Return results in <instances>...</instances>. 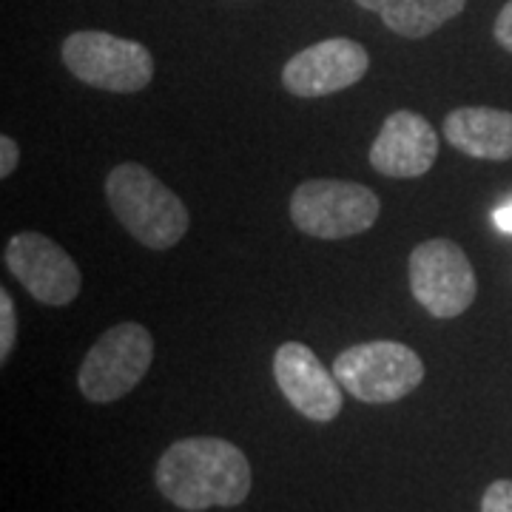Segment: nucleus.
Here are the masks:
<instances>
[{
  "label": "nucleus",
  "instance_id": "obj_12",
  "mask_svg": "<svg viewBox=\"0 0 512 512\" xmlns=\"http://www.w3.org/2000/svg\"><path fill=\"white\" fill-rule=\"evenodd\" d=\"M444 140L467 157L507 163L512 160V111L490 106L450 111L444 120Z\"/></svg>",
  "mask_w": 512,
  "mask_h": 512
},
{
  "label": "nucleus",
  "instance_id": "obj_1",
  "mask_svg": "<svg viewBox=\"0 0 512 512\" xmlns=\"http://www.w3.org/2000/svg\"><path fill=\"white\" fill-rule=\"evenodd\" d=\"M157 490L165 501L185 512L211 507H239L251 495V464L231 441L194 436L174 441L154 470Z\"/></svg>",
  "mask_w": 512,
  "mask_h": 512
},
{
  "label": "nucleus",
  "instance_id": "obj_11",
  "mask_svg": "<svg viewBox=\"0 0 512 512\" xmlns=\"http://www.w3.org/2000/svg\"><path fill=\"white\" fill-rule=\"evenodd\" d=\"M439 157V131L416 111H393L370 146V165L393 180L424 177Z\"/></svg>",
  "mask_w": 512,
  "mask_h": 512
},
{
  "label": "nucleus",
  "instance_id": "obj_2",
  "mask_svg": "<svg viewBox=\"0 0 512 512\" xmlns=\"http://www.w3.org/2000/svg\"><path fill=\"white\" fill-rule=\"evenodd\" d=\"M106 200L117 222L151 251H168L188 234L185 202L146 165L123 163L106 177Z\"/></svg>",
  "mask_w": 512,
  "mask_h": 512
},
{
  "label": "nucleus",
  "instance_id": "obj_16",
  "mask_svg": "<svg viewBox=\"0 0 512 512\" xmlns=\"http://www.w3.org/2000/svg\"><path fill=\"white\" fill-rule=\"evenodd\" d=\"M18 163H20L18 143H15L9 134H3V137H0V180H9V177L15 174Z\"/></svg>",
  "mask_w": 512,
  "mask_h": 512
},
{
  "label": "nucleus",
  "instance_id": "obj_7",
  "mask_svg": "<svg viewBox=\"0 0 512 512\" xmlns=\"http://www.w3.org/2000/svg\"><path fill=\"white\" fill-rule=\"evenodd\" d=\"M410 291L436 319H456L476 302V271L453 239H427L410 254Z\"/></svg>",
  "mask_w": 512,
  "mask_h": 512
},
{
  "label": "nucleus",
  "instance_id": "obj_17",
  "mask_svg": "<svg viewBox=\"0 0 512 512\" xmlns=\"http://www.w3.org/2000/svg\"><path fill=\"white\" fill-rule=\"evenodd\" d=\"M493 35L495 40H498V46L512 55V0H507V3H504V9L498 12Z\"/></svg>",
  "mask_w": 512,
  "mask_h": 512
},
{
  "label": "nucleus",
  "instance_id": "obj_4",
  "mask_svg": "<svg viewBox=\"0 0 512 512\" xmlns=\"http://www.w3.org/2000/svg\"><path fill=\"white\" fill-rule=\"evenodd\" d=\"M63 63L80 83L100 92L134 94L154 80V57L143 43L94 29L63 40Z\"/></svg>",
  "mask_w": 512,
  "mask_h": 512
},
{
  "label": "nucleus",
  "instance_id": "obj_14",
  "mask_svg": "<svg viewBox=\"0 0 512 512\" xmlns=\"http://www.w3.org/2000/svg\"><path fill=\"white\" fill-rule=\"evenodd\" d=\"M18 342V308L6 288H0V365L9 362Z\"/></svg>",
  "mask_w": 512,
  "mask_h": 512
},
{
  "label": "nucleus",
  "instance_id": "obj_3",
  "mask_svg": "<svg viewBox=\"0 0 512 512\" xmlns=\"http://www.w3.org/2000/svg\"><path fill=\"white\" fill-rule=\"evenodd\" d=\"M333 373L353 399L365 404H390L410 396L424 382V362L402 342H362L342 350Z\"/></svg>",
  "mask_w": 512,
  "mask_h": 512
},
{
  "label": "nucleus",
  "instance_id": "obj_9",
  "mask_svg": "<svg viewBox=\"0 0 512 512\" xmlns=\"http://www.w3.org/2000/svg\"><path fill=\"white\" fill-rule=\"evenodd\" d=\"M370 69V55L350 37H330L296 52L282 69V86L293 97H328L356 86Z\"/></svg>",
  "mask_w": 512,
  "mask_h": 512
},
{
  "label": "nucleus",
  "instance_id": "obj_15",
  "mask_svg": "<svg viewBox=\"0 0 512 512\" xmlns=\"http://www.w3.org/2000/svg\"><path fill=\"white\" fill-rule=\"evenodd\" d=\"M481 512H512V481H507V478L493 481V484L484 490Z\"/></svg>",
  "mask_w": 512,
  "mask_h": 512
},
{
  "label": "nucleus",
  "instance_id": "obj_8",
  "mask_svg": "<svg viewBox=\"0 0 512 512\" xmlns=\"http://www.w3.org/2000/svg\"><path fill=\"white\" fill-rule=\"evenodd\" d=\"M3 262L32 299L49 308H66L80 296V268L66 248L37 231H23L6 242Z\"/></svg>",
  "mask_w": 512,
  "mask_h": 512
},
{
  "label": "nucleus",
  "instance_id": "obj_6",
  "mask_svg": "<svg viewBox=\"0 0 512 512\" xmlns=\"http://www.w3.org/2000/svg\"><path fill=\"white\" fill-rule=\"evenodd\" d=\"M154 362V339L140 322H120L94 342L77 370L80 393L94 404H111L143 382Z\"/></svg>",
  "mask_w": 512,
  "mask_h": 512
},
{
  "label": "nucleus",
  "instance_id": "obj_13",
  "mask_svg": "<svg viewBox=\"0 0 512 512\" xmlns=\"http://www.w3.org/2000/svg\"><path fill=\"white\" fill-rule=\"evenodd\" d=\"M362 9L379 12L384 26L399 37L421 40L464 12L467 0H356Z\"/></svg>",
  "mask_w": 512,
  "mask_h": 512
},
{
  "label": "nucleus",
  "instance_id": "obj_10",
  "mask_svg": "<svg viewBox=\"0 0 512 512\" xmlns=\"http://www.w3.org/2000/svg\"><path fill=\"white\" fill-rule=\"evenodd\" d=\"M274 379L282 396L311 421H333L342 413V393L333 367H325L319 356L302 342H285L274 353Z\"/></svg>",
  "mask_w": 512,
  "mask_h": 512
},
{
  "label": "nucleus",
  "instance_id": "obj_18",
  "mask_svg": "<svg viewBox=\"0 0 512 512\" xmlns=\"http://www.w3.org/2000/svg\"><path fill=\"white\" fill-rule=\"evenodd\" d=\"M495 228L498 231H504V234H510L512 237V202H507V205H501L498 211H495Z\"/></svg>",
  "mask_w": 512,
  "mask_h": 512
},
{
  "label": "nucleus",
  "instance_id": "obj_5",
  "mask_svg": "<svg viewBox=\"0 0 512 512\" xmlns=\"http://www.w3.org/2000/svg\"><path fill=\"white\" fill-rule=\"evenodd\" d=\"M382 202L373 188L348 180H305L291 197L293 225L313 239H348L370 231Z\"/></svg>",
  "mask_w": 512,
  "mask_h": 512
}]
</instances>
